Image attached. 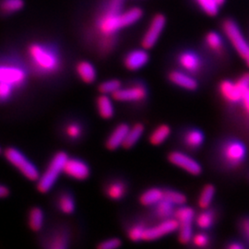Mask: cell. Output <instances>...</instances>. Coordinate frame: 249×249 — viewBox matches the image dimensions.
Listing matches in <instances>:
<instances>
[{
    "label": "cell",
    "instance_id": "cell-1",
    "mask_svg": "<svg viewBox=\"0 0 249 249\" xmlns=\"http://www.w3.org/2000/svg\"><path fill=\"white\" fill-rule=\"evenodd\" d=\"M143 16L141 8L124 9L123 0H107L94 21V28L101 37H116L124 28L132 26Z\"/></svg>",
    "mask_w": 249,
    "mask_h": 249
},
{
    "label": "cell",
    "instance_id": "cell-2",
    "mask_svg": "<svg viewBox=\"0 0 249 249\" xmlns=\"http://www.w3.org/2000/svg\"><path fill=\"white\" fill-rule=\"evenodd\" d=\"M28 54L36 70L45 74L56 71L61 64L57 50L47 44L34 43L29 45Z\"/></svg>",
    "mask_w": 249,
    "mask_h": 249
},
{
    "label": "cell",
    "instance_id": "cell-3",
    "mask_svg": "<svg viewBox=\"0 0 249 249\" xmlns=\"http://www.w3.org/2000/svg\"><path fill=\"white\" fill-rule=\"evenodd\" d=\"M68 159V154L64 151H59L53 155L44 174L38 179L37 188L41 193H47L53 188L64 172L65 163Z\"/></svg>",
    "mask_w": 249,
    "mask_h": 249
},
{
    "label": "cell",
    "instance_id": "cell-4",
    "mask_svg": "<svg viewBox=\"0 0 249 249\" xmlns=\"http://www.w3.org/2000/svg\"><path fill=\"white\" fill-rule=\"evenodd\" d=\"M4 154L9 163L16 167L25 178L31 181H38L40 178L39 171L21 151L16 148L9 147L6 149Z\"/></svg>",
    "mask_w": 249,
    "mask_h": 249
},
{
    "label": "cell",
    "instance_id": "cell-5",
    "mask_svg": "<svg viewBox=\"0 0 249 249\" xmlns=\"http://www.w3.org/2000/svg\"><path fill=\"white\" fill-rule=\"evenodd\" d=\"M222 27L223 34L233 46L235 51L241 57L246 59L249 53V44L243 35L240 27L231 18L224 19Z\"/></svg>",
    "mask_w": 249,
    "mask_h": 249
},
{
    "label": "cell",
    "instance_id": "cell-6",
    "mask_svg": "<svg viewBox=\"0 0 249 249\" xmlns=\"http://www.w3.org/2000/svg\"><path fill=\"white\" fill-rule=\"evenodd\" d=\"M196 217L195 211L188 206H180L175 212V218L178 220L179 227L178 239L181 244H188L193 237V223Z\"/></svg>",
    "mask_w": 249,
    "mask_h": 249
},
{
    "label": "cell",
    "instance_id": "cell-7",
    "mask_svg": "<svg viewBox=\"0 0 249 249\" xmlns=\"http://www.w3.org/2000/svg\"><path fill=\"white\" fill-rule=\"evenodd\" d=\"M26 78V72L20 66L10 63L0 64V83L18 88L24 84Z\"/></svg>",
    "mask_w": 249,
    "mask_h": 249
},
{
    "label": "cell",
    "instance_id": "cell-8",
    "mask_svg": "<svg viewBox=\"0 0 249 249\" xmlns=\"http://www.w3.org/2000/svg\"><path fill=\"white\" fill-rule=\"evenodd\" d=\"M166 18L164 15L158 13L153 16L142 40V45L144 49H151L157 44L161 33L164 30Z\"/></svg>",
    "mask_w": 249,
    "mask_h": 249
},
{
    "label": "cell",
    "instance_id": "cell-9",
    "mask_svg": "<svg viewBox=\"0 0 249 249\" xmlns=\"http://www.w3.org/2000/svg\"><path fill=\"white\" fill-rule=\"evenodd\" d=\"M171 163L192 176H198L202 172L201 165L194 158L181 151H173L168 156Z\"/></svg>",
    "mask_w": 249,
    "mask_h": 249
},
{
    "label": "cell",
    "instance_id": "cell-10",
    "mask_svg": "<svg viewBox=\"0 0 249 249\" xmlns=\"http://www.w3.org/2000/svg\"><path fill=\"white\" fill-rule=\"evenodd\" d=\"M179 224H178V220L175 219H165L162 220L161 223L154 225L152 227H146L144 235H143V240L144 241H153L156 239H159L162 236H165L169 234L173 231L178 230Z\"/></svg>",
    "mask_w": 249,
    "mask_h": 249
},
{
    "label": "cell",
    "instance_id": "cell-11",
    "mask_svg": "<svg viewBox=\"0 0 249 249\" xmlns=\"http://www.w3.org/2000/svg\"><path fill=\"white\" fill-rule=\"evenodd\" d=\"M147 89L141 83H136L126 88H121L113 94V97L118 102L123 103H139L147 97Z\"/></svg>",
    "mask_w": 249,
    "mask_h": 249
},
{
    "label": "cell",
    "instance_id": "cell-12",
    "mask_svg": "<svg viewBox=\"0 0 249 249\" xmlns=\"http://www.w3.org/2000/svg\"><path fill=\"white\" fill-rule=\"evenodd\" d=\"M222 154L226 163L231 166H238L245 159L247 150L244 144L236 141H231L223 146Z\"/></svg>",
    "mask_w": 249,
    "mask_h": 249
},
{
    "label": "cell",
    "instance_id": "cell-13",
    "mask_svg": "<svg viewBox=\"0 0 249 249\" xmlns=\"http://www.w3.org/2000/svg\"><path fill=\"white\" fill-rule=\"evenodd\" d=\"M64 173L69 178L76 180H85L89 178L90 171L88 164L83 160L69 158L65 163Z\"/></svg>",
    "mask_w": 249,
    "mask_h": 249
},
{
    "label": "cell",
    "instance_id": "cell-14",
    "mask_svg": "<svg viewBox=\"0 0 249 249\" xmlns=\"http://www.w3.org/2000/svg\"><path fill=\"white\" fill-rule=\"evenodd\" d=\"M150 56L146 49H136L125 55L124 59V67L131 71H136L147 65Z\"/></svg>",
    "mask_w": 249,
    "mask_h": 249
},
{
    "label": "cell",
    "instance_id": "cell-15",
    "mask_svg": "<svg viewBox=\"0 0 249 249\" xmlns=\"http://www.w3.org/2000/svg\"><path fill=\"white\" fill-rule=\"evenodd\" d=\"M220 92L223 98L231 104L239 103L245 95L237 84L231 80H223L221 82Z\"/></svg>",
    "mask_w": 249,
    "mask_h": 249
},
{
    "label": "cell",
    "instance_id": "cell-16",
    "mask_svg": "<svg viewBox=\"0 0 249 249\" xmlns=\"http://www.w3.org/2000/svg\"><path fill=\"white\" fill-rule=\"evenodd\" d=\"M178 63L187 73H196L201 69V60L194 52H183L178 56Z\"/></svg>",
    "mask_w": 249,
    "mask_h": 249
},
{
    "label": "cell",
    "instance_id": "cell-17",
    "mask_svg": "<svg viewBox=\"0 0 249 249\" xmlns=\"http://www.w3.org/2000/svg\"><path fill=\"white\" fill-rule=\"evenodd\" d=\"M169 80L172 83L182 89L195 90L197 88L196 80L189 74L184 71H172L169 74Z\"/></svg>",
    "mask_w": 249,
    "mask_h": 249
},
{
    "label": "cell",
    "instance_id": "cell-18",
    "mask_svg": "<svg viewBox=\"0 0 249 249\" xmlns=\"http://www.w3.org/2000/svg\"><path fill=\"white\" fill-rule=\"evenodd\" d=\"M129 128L130 127L126 124H118L107 139V149L115 151L119 147L123 146Z\"/></svg>",
    "mask_w": 249,
    "mask_h": 249
},
{
    "label": "cell",
    "instance_id": "cell-19",
    "mask_svg": "<svg viewBox=\"0 0 249 249\" xmlns=\"http://www.w3.org/2000/svg\"><path fill=\"white\" fill-rule=\"evenodd\" d=\"M76 71L80 80L85 83H92L96 80V70L91 63L81 61L77 65Z\"/></svg>",
    "mask_w": 249,
    "mask_h": 249
},
{
    "label": "cell",
    "instance_id": "cell-20",
    "mask_svg": "<svg viewBox=\"0 0 249 249\" xmlns=\"http://www.w3.org/2000/svg\"><path fill=\"white\" fill-rule=\"evenodd\" d=\"M164 191L160 188H150L142 194L140 197V201L143 206H155L163 199Z\"/></svg>",
    "mask_w": 249,
    "mask_h": 249
},
{
    "label": "cell",
    "instance_id": "cell-21",
    "mask_svg": "<svg viewBox=\"0 0 249 249\" xmlns=\"http://www.w3.org/2000/svg\"><path fill=\"white\" fill-rule=\"evenodd\" d=\"M97 110L99 115L105 119L112 118L115 114V107L112 100L107 94H102L97 99Z\"/></svg>",
    "mask_w": 249,
    "mask_h": 249
},
{
    "label": "cell",
    "instance_id": "cell-22",
    "mask_svg": "<svg viewBox=\"0 0 249 249\" xmlns=\"http://www.w3.org/2000/svg\"><path fill=\"white\" fill-rule=\"evenodd\" d=\"M184 142L187 148L195 150L199 148L204 142V135L198 129L188 130L184 136Z\"/></svg>",
    "mask_w": 249,
    "mask_h": 249
},
{
    "label": "cell",
    "instance_id": "cell-23",
    "mask_svg": "<svg viewBox=\"0 0 249 249\" xmlns=\"http://www.w3.org/2000/svg\"><path fill=\"white\" fill-rule=\"evenodd\" d=\"M143 133H144V125L142 124L137 123L134 124L133 126H131L128 130L123 147L125 149L132 148L135 146V144L141 140Z\"/></svg>",
    "mask_w": 249,
    "mask_h": 249
},
{
    "label": "cell",
    "instance_id": "cell-24",
    "mask_svg": "<svg viewBox=\"0 0 249 249\" xmlns=\"http://www.w3.org/2000/svg\"><path fill=\"white\" fill-rule=\"evenodd\" d=\"M126 193V186L124 182L116 180L111 182L107 187V195L113 200H120Z\"/></svg>",
    "mask_w": 249,
    "mask_h": 249
},
{
    "label": "cell",
    "instance_id": "cell-25",
    "mask_svg": "<svg viewBox=\"0 0 249 249\" xmlns=\"http://www.w3.org/2000/svg\"><path fill=\"white\" fill-rule=\"evenodd\" d=\"M207 46L216 54H223L224 52V45L222 36L215 32L209 33L205 37Z\"/></svg>",
    "mask_w": 249,
    "mask_h": 249
},
{
    "label": "cell",
    "instance_id": "cell-26",
    "mask_svg": "<svg viewBox=\"0 0 249 249\" xmlns=\"http://www.w3.org/2000/svg\"><path fill=\"white\" fill-rule=\"evenodd\" d=\"M44 222H45V215H44L43 210L38 207L33 208L29 215L30 228L33 231H39L43 228Z\"/></svg>",
    "mask_w": 249,
    "mask_h": 249
},
{
    "label": "cell",
    "instance_id": "cell-27",
    "mask_svg": "<svg viewBox=\"0 0 249 249\" xmlns=\"http://www.w3.org/2000/svg\"><path fill=\"white\" fill-rule=\"evenodd\" d=\"M171 134V128L167 124H160L157 126L150 136V142L154 146H159L164 142Z\"/></svg>",
    "mask_w": 249,
    "mask_h": 249
},
{
    "label": "cell",
    "instance_id": "cell-28",
    "mask_svg": "<svg viewBox=\"0 0 249 249\" xmlns=\"http://www.w3.org/2000/svg\"><path fill=\"white\" fill-rule=\"evenodd\" d=\"M23 8V0H0V12L5 15L17 13Z\"/></svg>",
    "mask_w": 249,
    "mask_h": 249
},
{
    "label": "cell",
    "instance_id": "cell-29",
    "mask_svg": "<svg viewBox=\"0 0 249 249\" xmlns=\"http://www.w3.org/2000/svg\"><path fill=\"white\" fill-rule=\"evenodd\" d=\"M214 196H215V187L213 185H206L198 196L197 203L198 206L202 209H209V207L213 203Z\"/></svg>",
    "mask_w": 249,
    "mask_h": 249
},
{
    "label": "cell",
    "instance_id": "cell-30",
    "mask_svg": "<svg viewBox=\"0 0 249 249\" xmlns=\"http://www.w3.org/2000/svg\"><path fill=\"white\" fill-rule=\"evenodd\" d=\"M215 221V213L213 211H209L208 209L203 210L196 217V226L202 230H207L213 225Z\"/></svg>",
    "mask_w": 249,
    "mask_h": 249
},
{
    "label": "cell",
    "instance_id": "cell-31",
    "mask_svg": "<svg viewBox=\"0 0 249 249\" xmlns=\"http://www.w3.org/2000/svg\"><path fill=\"white\" fill-rule=\"evenodd\" d=\"M57 206L63 213L71 214L75 211L74 198L68 192L63 193L62 195L59 196V198L57 200Z\"/></svg>",
    "mask_w": 249,
    "mask_h": 249
},
{
    "label": "cell",
    "instance_id": "cell-32",
    "mask_svg": "<svg viewBox=\"0 0 249 249\" xmlns=\"http://www.w3.org/2000/svg\"><path fill=\"white\" fill-rule=\"evenodd\" d=\"M155 213L157 217H159L161 220L169 219L172 215L175 214V206L171 204L167 200L162 199L158 204L155 205Z\"/></svg>",
    "mask_w": 249,
    "mask_h": 249
},
{
    "label": "cell",
    "instance_id": "cell-33",
    "mask_svg": "<svg viewBox=\"0 0 249 249\" xmlns=\"http://www.w3.org/2000/svg\"><path fill=\"white\" fill-rule=\"evenodd\" d=\"M163 199L167 200L168 202L174 205L175 207L176 206L180 207V206H183V205L187 203L186 196L184 194L180 193V192L175 191V190H165Z\"/></svg>",
    "mask_w": 249,
    "mask_h": 249
},
{
    "label": "cell",
    "instance_id": "cell-34",
    "mask_svg": "<svg viewBox=\"0 0 249 249\" xmlns=\"http://www.w3.org/2000/svg\"><path fill=\"white\" fill-rule=\"evenodd\" d=\"M199 9L209 16H215L218 14L220 7L216 4L215 0H195Z\"/></svg>",
    "mask_w": 249,
    "mask_h": 249
},
{
    "label": "cell",
    "instance_id": "cell-35",
    "mask_svg": "<svg viewBox=\"0 0 249 249\" xmlns=\"http://www.w3.org/2000/svg\"><path fill=\"white\" fill-rule=\"evenodd\" d=\"M121 82L118 80H107L99 86V91L102 94H114L119 89H121Z\"/></svg>",
    "mask_w": 249,
    "mask_h": 249
},
{
    "label": "cell",
    "instance_id": "cell-36",
    "mask_svg": "<svg viewBox=\"0 0 249 249\" xmlns=\"http://www.w3.org/2000/svg\"><path fill=\"white\" fill-rule=\"evenodd\" d=\"M145 225L142 223H137L130 227L128 230V238L133 242H140L143 240V235L145 231Z\"/></svg>",
    "mask_w": 249,
    "mask_h": 249
},
{
    "label": "cell",
    "instance_id": "cell-37",
    "mask_svg": "<svg viewBox=\"0 0 249 249\" xmlns=\"http://www.w3.org/2000/svg\"><path fill=\"white\" fill-rule=\"evenodd\" d=\"M65 132L71 140H78L82 135V127L79 123L72 122L66 126Z\"/></svg>",
    "mask_w": 249,
    "mask_h": 249
},
{
    "label": "cell",
    "instance_id": "cell-38",
    "mask_svg": "<svg viewBox=\"0 0 249 249\" xmlns=\"http://www.w3.org/2000/svg\"><path fill=\"white\" fill-rule=\"evenodd\" d=\"M68 246V238L64 233H56L52 240L50 248L52 249H65Z\"/></svg>",
    "mask_w": 249,
    "mask_h": 249
},
{
    "label": "cell",
    "instance_id": "cell-39",
    "mask_svg": "<svg viewBox=\"0 0 249 249\" xmlns=\"http://www.w3.org/2000/svg\"><path fill=\"white\" fill-rule=\"evenodd\" d=\"M191 241L193 242L194 246H196L197 248H206L210 244V238L204 232L194 234Z\"/></svg>",
    "mask_w": 249,
    "mask_h": 249
},
{
    "label": "cell",
    "instance_id": "cell-40",
    "mask_svg": "<svg viewBox=\"0 0 249 249\" xmlns=\"http://www.w3.org/2000/svg\"><path fill=\"white\" fill-rule=\"evenodd\" d=\"M15 89V87L9 84L0 83V102H5L9 100Z\"/></svg>",
    "mask_w": 249,
    "mask_h": 249
},
{
    "label": "cell",
    "instance_id": "cell-41",
    "mask_svg": "<svg viewBox=\"0 0 249 249\" xmlns=\"http://www.w3.org/2000/svg\"><path fill=\"white\" fill-rule=\"evenodd\" d=\"M239 89L244 92V94L249 90V72L243 74L238 80L235 81Z\"/></svg>",
    "mask_w": 249,
    "mask_h": 249
},
{
    "label": "cell",
    "instance_id": "cell-42",
    "mask_svg": "<svg viewBox=\"0 0 249 249\" xmlns=\"http://www.w3.org/2000/svg\"><path fill=\"white\" fill-rule=\"evenodd\" d=\"M121 246V241L117 238H111L108 240L104 241L99 245V249H117Z\"/></svg>",
    "mask_w": 249,
    "mask_h": 249
},
{
    "label": "cell",
    "instance_id": "cell-43",
    "mask_svg": "<svg viewBox=\"0 0 249 249\" xmlns=\"http://www.w3.org/2000/svg\"><path fill=\"white\" fill-rule=\"evenodd\" d=\"M9 194H10V191H9V187L0 185V198H5V197L9 196Z\"/></svg>",
    "mask_w": 249,
    "mask_h": 249
},
{
    "label": "cell",
    "instance_id": "cell-44",
    "mask_svg": "<svg viewBox=\"0 0 249 249\" xmlns=\"http://www.w3.org/2000/svg\"><path fill=\"white\" fill-rule=\"evenodd\" d=\"M242 102H243V105L246 108L247 112L249 114V90L245 93L244 97L242 99Z\"/></svg>",
    "mask_w": 249,
    "mask_h": 249
},
{
    "label": "cell",
    "instance_id": "cell-45",
    "mask_svg": "<svg viewBox=\"0 0 249 249\" xmlns=\"http://www.w3.org/2000/svg\"><path fill=\"white\" fill-rule=\"evenodd\" d=\"M242 227H243V230H244L245 232L249 236V219L245 220V221L242 223Z\"/></svg>",
    "mask_w": 249,
    "mask_h": 249
},
{
    "label": "cell",
    "instance_id": "cell-46",
    "mask_svg": "<svg viewBox=\"0 0 249 249\" xmlns=\"http://www.w3.org/2000/svg\"><path fill=\"white\" fill-rule=\"evenodd\" d=\"M228 249H244V246H242L239 243H231L229 246H228Z\"/></svg>",
    "mask_w": 249,
    "mask_h": 249
},
{
    "label": "cell",
    "instance_id": "cell-47",
    "mask_svg": "<svg viewBox=\"0 0 249 249\" xmlns=\"http://www.w3.org/2000/svg\"><path fill=\"white\" fill-rule=\"evenodd\" d=\"M225 1L226 0H215V2H216V4L221 8L222 6H223L224 5V3H225Z\"/></svg>",
    "mask_w": 249,
    "mask_h": 249
},
{
    "label": "cell",
    "instance_id": "cell-48",
    "mask_svg": "<svg viewBox=\"0 0 249 249\" xmlns=\"http://www.w3.org/2000/svg\"><path fill=\"white\" fill-rule=\"evenodd\" d=\"M245 60H246V62H247V65H248V67H249V54H248V56L246 57V59H245Z\"/></svg>",
    "mask_w": 249,
    "mask_h": 249
},
{
    "label": "cell",
    "instance_id": "cell-49",
    "mask_svg": "<svg viewBox=\"0 0 249 249\" xmlns=\"http://www.w3.org/2000/svg\"><path fill=\"white\" fill-rule=\"evenodd\" d=\"M1 152H2V150H1V148H0V154H1Z\"/></svg>",
    "mask_w": 249,
    "mask_h": 249
}]
</instances>
